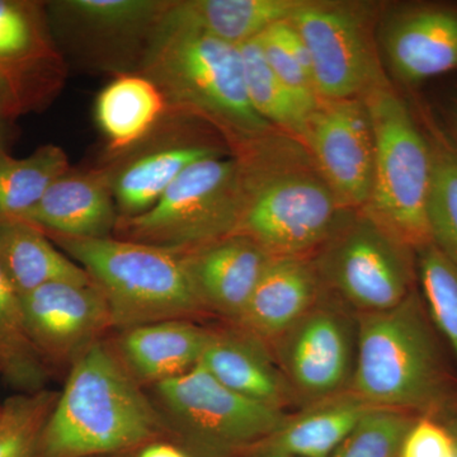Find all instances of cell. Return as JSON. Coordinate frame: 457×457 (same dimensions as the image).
I'll use <instances>...</instances> for the list:
<instances>
[{
	"label": "cell",
	"instance_id": "15",
	"mask_svg": "<svg viewBox=\"0 0 457 457\" xmlns=\"http://www.w3.org/2000/svg\"><path fill=\"white\" fill-rule=\"evenodd\" d=\"M192 116L167 108L154 129L139 143L104 167L110 177L119 219L147 212L180 174L192 164L225 154L192 132Z\"/></svg>",
	"mask_w": 457,
	"mask_h": 457
},
{
	"label": "cell",
	"instance_id": "14",
	"mask_svg": "<svg viewBox=\"0 0 457 457\" xmlns=\"http://www.w3.org/2000/svg\"><path fill=\"white\" fill-rule=\"evenodd\" d=\"M299 143L343 209H365L375 171L374 129L365 99H318Z\"/></svg>",
	"mask_w": 457,
	"mask_h": 457
},
{
	"label": "cell",
	"instance_id": "23",
	"mask_svg": "<svg viewBox=\"0 0 457 457\" xmlns=\"http://www.w3.org/2000/svg\"><path fill=\"white\" fill-rule=\"evenodd\" d=\"M370 408L352 392L305 405L248 455L330 457Z\"/></svg>",
	"mask_w": 457,
	"mask_h": 457
},
{
	"label": "cell",
	"instance_id": "22",
	"mask_svg": "<svg viewBox=\"0 0 457 457\" xmlns=\"http://www.w3.org/2000/svg\"><path fill=\"white\" fill-rule=\"evenodd\" d=\"M212 335L187 319L156 321L121 330L114 351L137 383L154 386L197 366Z\"/></svg>",
	"mask_w": 457,
	"mask_h": 457
},
{
	"label": "cell",
	"instance_id": "11",
	"mask_svg": "<svg viewBox=\"0 0 457 457\" xmlns=\"http://www.w3.org/2000/svg\"><path fill=\"white\" fill-rule=\"evenodd\" d=\"M269 345L297 407L351 392L359 351V318L328 288L299 320Z\"/></svg>",
	"mask_w": 457,
	"mask_h": 457
},
{
	"label": "cell",
	"instance_id": "40",
	"mask_svg": "<svg viewBox=\"0 0 457 457\" xmlns=\"http://www.w3.org/2000/svg\"><path fill=\"white\" fill-rule=\"evenodd\" d=\"M0 370L7 374V360H5L4 352L0 348Z\"/></svg>",
	"mask_w": 457,
	"mask_h": 457
},
{
	"label": "cell",
	"instance_id": "16",
	"mask_svg": "<svg viewBox=\"0 0 457 457\" xmlns=\"http://www.w3.org/2000/svg\"><path fill=\"white\" fill-rule=\"evenodd\" d=\"M27 338L38 356L73 363L112 328L110 309L95 282L59 281L21 297Z\"/></svg>",
	"mask_w": 457,
	"mask_h": 457
},
{
	"label": "cell",
	"instance_id": "41",
	"mask_svg": "<svg viewBox=\"0 0 457 457\" xmlns=\"http://www.w3.org/2000/svg\"><path fill=\"white\" fill-rule=\"evenodd\" d=\"M252 457H288V456H281V455H257Z\"/></svg>",
	"mask_w": 457,
	"mask_h": 457
},
{
	"label": "cell",
	"instance_id": "32",
	"mask_svg": "<svg viewBox=\"0 0 457 457\" xmlns=\"http://www.w3.org/2000/svg\"><path fill=\"white\" fill-rule=\"evenodd\" d=\"M57 394L37 392L9 400L0 411V457H38Z\"/></svg>",
	"mask_w": 457,
	"mask_h": 457
},
{
	"label": "cell",
	"instance_id": "18",
	"mask_svg": "<svg viewBox=\"0 0 457 457\" xmlns=\"http://www.w3.org/2000/svg\"><path fill=\"white\" fill-rule=\"evenodd\" d=\"M50 236L104 239L119 221L110 177L104 168L69 170L21 219Z\"/></svg>",
	"mask_w": 457,
	"mask_h": 457
},
{
	"label": "cell",
	"instance_id": "21",
	"mask_svg": "<svg viewBox=\"0 0 457 457\" xmlns=\"http://www.w3.org/2000/svg\"><path fill=\"white\" fill-rule=\"evenodd\" d=\"M324 286L312 257H270L237 324L270 343L317 303Z\"/></svg>",
	"mask_w": 457,
	"mask_h": 457
},
{
	"label": "cell",
	"instance_id": "26",
	"mask_svg": "<svg viewBox=\"0 0 457 457\" xmlns=\"http://www.w3.org/2000/svg\"><path fill=\"white\" fill-rule=\"evenodd\" d=\"M163 93L140 73L116 75L96 102V120L111 156L121 154L146 137L167 112Z\"/></svg>",
	"mask_w": 457,
	"mask_h": 457
},
{
	"label": "cell",
	"instance_id": "17",
	"mask_svg": "<svg viewBox=\"0 0 457 457\" xmlns=\"http://www.w3.org/2000/svg\"><path fill=\"white\" fill-rule=\"evenodd\" d=\"M378 49L394 78L404 86L457 69V7L408 3L381 9Z\"/></svg>",
	"mask_w": 457,
	"mask_h": 457
},
{
	"label": "cell",
	"instance_id": "5",
	"mask_svg": "<svg viewBox=\"0 0 457 457\" xmlns=\"http://www.w3.org/2000/svg\"><path fill=\"white\" fill-rule=\"evenodd\" d=\"M46 236L88 273L120 332L156 321L192 320L207 312L185 253L114 237Z\"/></svg>",
	"mask_w": 457,
	"mask_h": 457
},
{
	"label": "cell",
	"instance_id": "39",
	"mask_svg": "<svg viewBox=\"0 0 457 457\" xmlns=\"http://www.w3.org/2000/svg\"><path fill=\"white\" fill-rule=\"evenodd\" d=\"M7 116H5L4 111H3L2 104H0V149H2V140H3V122L5 121Z\"/></svg>",
	"mask_w": 457,
	"mask_h": 457
},
{
	"label": "cell",
	"instance_id": "9",
	"mask_svg": "<svg viewBox=\"0 0 457 457\" xmlns=\"http://www.w3.org/2000/svg\"><path fill=\"white\" fill-rule=\"evenodd\" d=\"M381 9L374 2L305 0L288 18L311 56L319 99L362 97L389 80L376 36Z\"/></svg>",
	"mask_w": 457,
	"mask_h": 457
},
{
	"label": "cell",
	"instance_id": "34",
	"mask_svg": "<svg viewBox=\"0 0 457 457\" xmlns=\"http://www.w3.org/2000/svg\"><path fill=\"white\" fill-rule=\"evenodd\" d=\"M258 40L267 62L279 79L303 101L317 104L311 56L290 20L269 27Z\"/></svg>",
	"mask_w": 457,
	"mask_h": 457
},
{
	"label": "cell",
	"instance_id": "36",
	"mask_svg": "<svg viewBox=\"0 0 457 457\" xmlns=\"http://www.w3.org/2000/svg\"><path fill=\"white\" fill-rule=\"evenodd\" d=\"M135 457H196L189 451L170 442L152 441L144 445Z\"/></svg>",
	"mask_w": 457,
	"mask_h": 457
},
{
	"label": "cell",
	"instance_id": "38",
	"mask_svg": "<svg viewBox=\"0 0 457 457\" xmlns=\"http://www.w3.org/2000/svg\"><path fill=\"white\" fill-rule=\"evenodd\" d=\"M444 423L449 427L450 431L453 432V436H455L457 441V411L450 418V420H447L446 422Z\"/></svg>",
	"mask_w": 457,
	"mask_h": 457
},
{
	"label": "cell",
	"instance_id": "30",
	"mask_svg": "<svg viewBox=\"0 0 457 457\" xmlns=\"http://www.w3.org/2000/svg\"><path fill=\"white\" fill-rule=\"evenodd\" d=\"M418 287L433 323L457 360V263L433 245L416 251Z\"/></svg>",
	"mask_w": 457,
	"mask_h": 457
},
{
	"label": "cell",
	"instance_id": "37",
	"mask_svg": "<svg viewBox=\"0 0 457 457\" xmlns=\"http://www.w3.org/2000/svg\"><path fill=\"white\" fill-rule=\"evenodd\" d=\"M445 121L447 125V135L457 146V89L447 97L444 107Z\"/></svg>",
	"mask_w": 457,
	"mask_h": 457
},
{
	"label": "cell",
	"instance_id": "33",
	"mask_svg": "<svg viewBox=\"0 0 457 457\" xmlns=\"http://www.w3.org/2000/svg\"><path fill=\"white\" fill-rule=\"evenodd\" d=\"M0 348L7 360V375L18 383L37 387L44 376L40 356L27 338L21 297L0 263Z\"/></svg>",
	"mask_w": 457,
	"mask_h": 457
},
{
	"label": "cell",
	"instance_id": "3",
	"mask_svg": "<svg viewBox=\"0 0 457 457\" xmlns=\"http://www.w3.org/2000/svg\"><path fill=\"white\" fill-rule=\"evenodd\" d=\"M163 429L116 351L93 343L71 365L42 431L38 457H98L140 449Z\"/></svg>",
	"mask_w": 457,
	"mask_h": 457
},
{
	"label": "cell",
	"instance_id": "20",
	"mask_svg": "<svg viewBox=\"0 0 457 457\" xmlns=\"http://www.w3.org/2000/svg\"><path fill=\"white\" fill-rule=\"evenodd\" d=\"M201 365L231 392L286 411L296 405L269 343L231 324L212 330Z\"/></svg>",
	"mask_w": 457,
	"mask_h": 457
},
{
	"label": "cell",
	"instance_id": "28",
	"mask_svg": "<svg viewBox=\"0 0 457 457\" xmlns=\"http://www.w3.org/2000/svg\"><path fill=\"white\" fill-rule=\"evenodd\" d=\"M71 170L62 147L47 144L26 158L0 149V221L22 218L57 179Z\"/></svg>",
	"mask_w": 457,
	"mask_h": 457
},
{
	"label": "cell",
	"instance_id": "35",
	"mask_svg": "<svg viewBox=\"0 0 457 457\" xmlns=\"http://www.w3.org/2000/svg\"><path fill=\"white\" fill-rule=\"evenodd\" d=\"M400 457H457V441L445 423L420 417L405 436Z\"/></svg>",
	"mask_w": 457,
	"mask_h": 457
},
{
	"label": "cell",
	"instance_id": "6",
	"mask_svg": "<svg viewBox=\"0 0 457 457\" xmlns=\"http://www.w3.org/2000/svg\"><path fill=\"white\" fill-rule=\"evenodd\" d=\"M375 137V171L366 212L417 251L432 245L427 220L431 149L426 132L389 80L365 96Z\"/></svg>",
	"mask_w": 457,
	"mask_h": 457
},
{
	"label": "cell",
	"instance_id": "31",
	"mask_svg": "<svg viewBox=\"0 0 457 457\" xmlns=\"http://www.w3.org/2000/svg\"><path fill=\"white\" fill-rule=\"evenodd\" d=\"M418 418L399 409L371 407L330 457H400Z\"/></svg>",
	"mask_w": 457,
	"mask_h": 457
},
{
	"label": "cell",
	"instance_id": "12",
	"mask_svg": "<svg viewBox=\"0 0 457 457\" xmlns=\"http://www.w3.org/2000/svg\"><path fill=\"white\" fill-rule=\"evenodd\" d=\"M65 71L45 3L0 0V104L7 119L46 107Z\"/></svg>",
	"mask_w": 457,
	"mask_h": 457
},
{
	"label": "cell",
	"instance_id": "13",
	"mask_svg": "<svg viewBox=\"0 0 457 457\" xmlns=\"http://www.w3.org/2000/svg\"><path fill=\"white\" fill-rule=\"evenodd\" d=\"M171 2L165 0H62L46 3L50 25L62 40L101 68L134 73Z\"/></svg>",
	"mask_w": 457,
	"mask_h": 457
},
{
	"label": "cell",
	"instance_id": "1",
	"mask_svg": "<svg viewBox=\"0 0 457 457\" xmlns=\"http://www.w3.org/2000/svg\"><path fill=\"white\" fill-rule=\"evenodd\" d=\"M351 392L371 407L446 422L457 411V376L420 287L387 311L357 314Z\"/></svg>",
	"mask_w": 457,
	"mask_h": 457
},
{
	"label": "cell",
	"instance_id": "24",
	"mask_svg": "<svg viewBox=\"0 0 457 457\" xmlns=\"http://www.w3.org/2000/svg\"><path fill=\"white\" fill-rule=\"evenodd\" d=\"M305 0H179L165 17L230 45L257 38L269 27L288 20Z\"/></svg>",
	"mask_w": 457,
	"mask_h": 457
},
{
	"label": "cell",
	"instance_id": "27",
	"mask_svg": "<svg viewBox=\"0 0 457 457\" xmlns=\"http://www.w3.org/2000/svg\"><path fill=\"white\" fill-rule=\"evenodd\" d=\"M239 51L246 95L255 112L276 130L300 141L318 102L308 104L279 79L267 62L258 37L240 45Z\"/></svg>",
	"mask_w": 457,
	"mask_h": 457
},
{
	"label": "cell",
	"instance_id": "4",
	"mask_svg": "<svg viewBox=\"0 0 457 457\" xmlns=\"http://www.w3.org/2000/svg\"><path fill=\"white\" fill-rule=\"evenodd\" d=\"M137 73L161 89L168 107L220 131L233 153L278 131L249 102L239 46L171 22L165 14Z\"/></svg>",
	"mask_w": 457,
	"mask_h": 457
},
{
	"label": "cell",
	"instance_id": "29",
	"mask_svg": "<svg viewBox=\"0 0 457 457\" xmlns=\"http://www.w3.org/2000/svg\"><path fill=\"white\" fill-rule=\"evenodd\" d=\"M431 182L427 220L432 245L457 263V146L446 132L428 125Z\"/></svg>",
	"mask_w": 457,
	"mask_h": 457
},
{
	"label": "cell",
	"instance_id": "42",
	"mask_svg": "<svg viewBox=\"0 0 457 457\" xmlns=\"http://www.w3.org/2000/svg\"><path fill=\"white\" fill-rule=\"evenodd\" d=\"M98 457H110V456H98Z\"/></svg>",
	"mask_w": 457,
	"mask_h": 457
},
{
	"label": "cell",
	"instance_id": "10",
	"mask_svg": "<svg viewBox=\"0 0 457 457\" xmlns=\"http://www.w3.org/2000/svg\"><path fill=\"white\" fill-rule=\"evenodd\" d=\"M159 404L197 457L248 455L288 413L231 392L201 363L154 385Z\"/></svg>",
	"mask_w": 457,
	"mask_h": 457
},
{
	"label": "cell",
	"instance_id": "7",
	"mask_svg": "<svg viewBox=\"0 0 457 457\" xmlns=\"http://www.w3.org/2000/svg\"><path fill=\"white\" fill-rule=\"evenodd\" d=\"M242 207V162L225 153L192 164L147 212L119 219L113 234L189 253L236 234Z\"/></svg>",
	"mask_w": 457,
	"mask_h": 457
},
{
	"label": "cell",
	"instance_id": "19",
	"mask_svg": "<svg viewBox=\"0 0 457 457\" xmlns=\"http://www.w3.org/2000/svg\"><path fill=\"white\" fill-rule=\"evenodd\" d=\"M207 312L237 324L272 255L240 234L185 253Z\"/></svg>",
	"mask_w": 457,
	"mask_h": 457
},
{
	"label": "cell",
	"instance_id": "8",
	"mask_svg": "<svg viewBox=\"0 0 457 457\" xmlns=\"http://www.w3.org/2000/svg\"><path fill=\"white\" fill-rule=\"evenodd\" d=\"M321 284L357 314L399 305L418 286L416 251L366 210H350L315 252Z\"/></svg>",
	"mask_w": 457,
	"mask_h": 457
},
{
	"label": "cell",
	"instance_id": "2",
	"mask_svg": "<svg viewBox=\"0 0 457 457\" xmlns=\"http://www.w3.org/2000/svg\"><path fill=\"white\" fill-rule=\"evenodd\" d=\"M243 167L236 234L272 257H312L345 213L299 141L275 131L234 153Z\"/></svg>",
	"mask_w": 457,
	"mask_h": 457
},
{
	"label": "cell",
	"instance_id": "25",
	"mask_svg": "<svg viewBox=\"0 0 457 457\" xmlns=\"http://www.w3.org/2000/svg\"><path fill=\"white\" fill-rule=\"evenodd\" d=\"M0 263L20 297L51 282H92L41 228L23 220L0 221Z\"/></svg>",
	"mask_w": 457,
	"mask_h": 457
}]
</instances>
